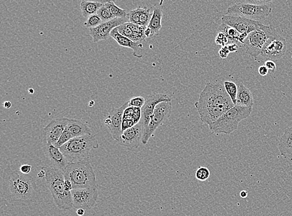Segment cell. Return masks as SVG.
Segmentation results:
<instances>
[{
    "label": "cell",
    "instance_id": "cell-1",
    "mask_svg": "<svg viewBox=\"0 0 292 216\" xmlns=\"http://www.w3.org/2000/svg\"><path fill=\"white\" fill-rule=\"evenodd\" d=\"M2 196L10 205L28 206L38 199L39 192L31 176L24 175L14 165H9L2 174Z\"/></svg>",
    "mask_w": 292,
    "mask_h": 216
},
{
    "label": "cell",
    "instance_id": "cell-2",
    "mask_svg": "<svg viewBox=\"0 0 292 216\" xmlns=\"http://www.w3.org/2000/svg\"><path fill=\"white\" fill-rule=\"evenodd\" d=\"M46 171V183L56 205L61 210H70L74 208L71 192L65 188L63 172L52 166H42Z\"/></svg>",
    "mask_w": 292,
    "mask_h": 216
},
{
    "label": "cell",
    "instance_id": "cell-3",
    "mask_svg": "<svg viewBox=\"0 0 292 216\" xmlns=\"http://www.w3.org/2000/svg\"><path fill=\"white\" fill-rule=\"evenodd\" d=\"M65 180L71 181L73 190L98 188L93 167L89 158L69 163L63 171Z\"/></svg>",
    "mask_w": 292,
    "mask_h": 216
},
{
    "label": "cell",
    "instance_id": "cell-4",
    "mask_svg": "<svg viewBox=\"0 0 292 216\" xmlns=\"http://www.w3.org/2000/svg\"><path fill=\"white\" fill-rule=\"evenodd\" d=\"M99 147L94 135H86L75 137L59 148L69 163L79 162L89 158L90 152Z\"/></svg>",
    "mask_w": 292,
    "mask_h": 216
},
{
    "label": "cell",
    "instance_id": "cell-5",
    "mask_svg": "<svg viewBox=\"0 0 292 216\" xmlns=\"http://www.w3.org/2000/svg\"><path fill=\"white\" fill-rule=\"evenodd\" d=\"M194 105L197 110L215 107L226 108L229 110L235 106L226 93L224 86L221 84L211 83L206 84L205 88L199 96L198 101Z\"/></svg>",
    "mask_w": 292,
    "mask_h": 216
},
{
    "label": "cell",
    "instance_id": "cell-6",
    "mask_svg": "<svg viewBox=\"0 0 292 216\" xmlns=\"http://www.w3.org/2000/svg\"><path fill=\"white\" fill-rule=\"evenodd\" d=\"M253 108L234 106L224 113L218 120L209 126V130L214 134L223 133L230 135L238 129L239 123L248 118Z\"/></svg>",
    "mask_w": 292,
    "mask_h": 216
},
{
    "label": "cell",
    "instance_id": "cell-7",
    "mask_svg": "<svg viewBox=\"0 0 292 216\" xmlns=\"http://www.w3.org/2000/svg\"><path fill=\"white\" fill-rule=\"evenodd\" d=\"M271 1L264 4H255L251 1H241L229 6L225 15L237 16L258 21L265 19L271 14Z\"/></svg>",
    "mask_w": 292,
    "mask_h": 216
},
{
    "label": "cell",
    "instance_id": "cell-8",
    "mask_svg": "<svg viewBox=\"0 0 292 216\" xmlns=\"http://www.w3.org/2000/svg\"><path fill=\"white\" fill-rule=\"evenodd\" d=\"M277 34L278 33L276 29L263 24L260 28L247 36L243 44L246 53L255 59H258L268 39Z\"/></svg>",
    "mask_w": 292,
    "mask_h": 216
},
{
    "label": "cell",
    "instance_id": "cell-9",
    "mask_svg": "<svg viewBox=\"0 0 292 216\" xmlns=\"http://www.w3.org/2000/svg\"><path fill=\"white\" fill-rule=\"evenodd\" d=\"M171 102H169V103L164 102V103H161L156 106L151 116L148 127L147 128L146 132L144 133L143 139H142L143 145H146L149 138L153 135L154 131L159 126L163 125L164 121L169 117V116L171 115Z\"/></svg>",
    "mask_w": 292,
    "mask_h": 216
},
{
    "label": "cell",
    "instance_id": "cell-10",
    "mask_svg": "<svg viewBox=\"0 0 292 216\" xmlns=\"http://www.w3.org/2000/svg\"><path fill=\"white\" fill-rule=\"evenodd\" d=\"M287 49L288 44L286 39L277 34L268 39L259 56L266 61H277L285 55Z\"/></svg>",
    "mask_w": 292,
    "mask_h": 216
},
{
    "label": "cell",
    "instance_id": "cell-11",
    "mask_svg": "<svg viewBox=\"0 0 292 216\" xmlns=\"http://www.w3.org/2000/svg\"><path fill=\"white\" fill-rule=\"evenodd\" d=\"M74 208L91 210L97 204L99 196L98 188H79L71 191Z\"/></svg>",
    "mask_w": 292,
    "mask_h": 216
},
{
    "label": "cell",
    "instance_id": "cell-12",
    "mask_svg": "<svg viewBox=\"0 0 292 216\" xmlns=\"http://www.w3.org/2000/svg\"><path fill=\"white\" fill-rule=\"evenodd\" d=\"M129 101L125 103L121 108H114L110 111L104 120L105 125L108 128L112 138L117 142L122 135V126L124 111L127 108H129Z\"/></svg>",
    "mask_w": 292,
    "mask_h": 216
},
{
    "label": "cell",
    "instance_id": "cell-13",
    "mask_svg": "<svg viewBox=\"0 0 292 216\" xmlns=\"http://www.w3.org/2000/svg\"><path fill=\"white\" fill-rule=\"evenodd\" d=\"M164 102H166V103L171 102V98L166 94L154 93L146 97V103H145L143 108H141L142 117L141 121L143 124L144 133L146 132L147 128L148 127L151 116L156 106L161 103H164Z\"/></svg>",
    "mask_w": 292,
    "mask_h": 216
},
{
    "label": "cell",
    "instance_id": "cell-14",
    "mask_svg": "<svg viewBox=\"0 0 292 216\" xmlns=\"http://www.w3.org/2000/svg\"><path fill=\"white\" fill-rule=\"evenodd\" d=\"M221 21L223 24H227L236 29L239 33L247 35L257 30L263 25L261 21L251 20L237 16L224 15L222 16Z\"/></svg>",
    "mask_w": 292,
    "mask_h": 216
},
{
    "label": "cell",
    "instance_id": "cell-15",
    "mask_svg": "<svg viewBox=\"0 0 292 216\" xmlns=\"http://www.w3.org/2000/svg\"><path fill=\"white\" fill-rule=\"evenodd\" d=\"M144 128L141 121L131 128L123 131L121 138L117 143L120 145L125 146L129 150H133L139 147L142 144Z\"/></svg>",
    "mask_w": 292,
    "mask_h": 216
},
{
    "label": "cell",
    "instance_id": "cell-16",
    "mask_svg": "<svg viewBox=\"0 0 292 216\" xmlns=\"http://www.w3.org/2000/svg\"><path fill=\"white\" fill-rule=\"evenodd\" d=\"M128 22V18H114L111 21L105 22L96 28L90 29V35L92 36L94 43L100 41L107 40L111 37L110 35L114 29Z\"/></svg>",
    "mask_w": 292,
    "mask_h": 216
},
{
    "label": "cell",
    "instance_id": "cell-17",
    "mask_svg": "<svg viewBox=\"0 0 292 216\" xmlns=\"http://www.w3.org/2000/svg\"><path fill=\"white\" fill-rule=\"evenodd\" d=\"M69 120L67 118H59L50 121L43 130L45 144L54 145L66 130Z\"/></svg>",
    "mask_w": 292,
    "mask_h": 216
},
{
    "label": "cell",
    "instance_id": "cell-18",
    "mask_svg": "<svg viewBox=\"0 0 292 216\" xmlns=\"http://www.w3.org/2000/svg\"><path fill=\"white\" fill-rule=\"evenodd\" d=\"M43 151L45 156L51 163V166L59 169L63 172L69 163L59 148L51 144H45Z\"/></svg>",
    "mask_w": 292,
    "mask_h": 216
},
{
    "label": "cell",
    "instance_id": "cell-19",
    "mask_svg": "<svg viewBox=\"0 0 292 216\" xmlns=\"http://www.w3.org/2000/svg\"><path fill=\"white\" fill-rule=\"evenodd\" d=\"M200 116L202 122L211 125L216 122L224 113L229 110L228 108H206L197 110Z\"/></svg>",
    "mask_w": 292,
    "mask_h": 216
},
{
    "label": "cell",
    "instance_id": "cell-20",
    "mask_svg": "<svg viewBox=\"0 0 292 216\" xmlns=\"http://www.w3.org/2000/svg\"><path fill=\"white\" fill-rule=\"evenodd\" d=\"M110 36L115 39L120 46L132 49L134 51V56L137 57V58H142L141 51L143 48L142 43H136L126 37L122 36L119 33L117 28L112 30Z\"/></svg>",
    "mask_w": 292,
    "mask_h": 216
},
{
    "label": "cell",
    "instance_id": "cell-21",
    "mask_svg": "<svg viewBox=\"0 0 292 216\" xmlns=\"http://www.w3.org/2000/svg\"><path fill=\"white\" fill-rule=\"evenodd\" d=\"M254 100L253 94L243 83H239L238 86L236 106L253 108Z\"/></svg>",
    "mask_w": 292,
    "mask_h": 216
},
{
    "label": "cell",
    "instance_id": "cell-22",
    "mask_svg": "<svg viewBox=\"0 0 292 216\" xmlns=\"http://www.w3.org/2000/svg\"><path fill=\"white\" fill-rule=\"evenodd\" d=\"M278 148L281 155L284 157L292 155V126L284 130L279 141Z\"/></svg>",
    "mask_w": 292,
    "mask_h": 216
},
{
    "label": "cell",
    "instance_id": "cell-23",
    "mask_svg": "<svg viewBox=\"0 0 292 216\" xmlns=\"http://www.w3.org/2000/svg\"><path fill=\"white\" fill-rule=\"evenodd\" d=\"M66 130L75 137L91 135V128L81 121L69 119L66 128Z\"/></svg>",
    "mask_w": 292,
    "mask_h": 216
},
{
    "label": "cell",
    "instance_id": "cell-24",
    "mask_svg": "<svg viewBox=\"0 0 292 216\" xmlns=\"http://www.w3.org/2000/svg\"><path fill=\"white\" fill-rule=\"evenodd\" d=\"M219 32H222L227 36L229 40V44L240 43L244 44L247 38V34H241L236 29L225 24H222L218 28Z\"/></svg>",
    "mask_w": 292,
    "mask_h": 216
},
{
    "label": "cell",
    "instance_id": "cell-25",
    "mask_svg": "<svg viewBox=\"0 0 292 216\" xmlns=\"http://www.w3.org/2000/svg\"><path fill=\"white\" fill-rule=\"evenodd\" d=\"M104 5V3L98 1H82L80 4L82 15L87 18L93 14H97L99 9Z\"/></svg>",
    "mask_w": 292,
    "mask_h": 216
},
{
    "label": "cell",
    "instance_id": "cell-26",
    "mask_svg": "<svg viewBox=\"0 0 292 216\" xmlns=\"http://www.w3.org/2000/svg\"><path fill=\"white\" fill-rule=\"evenodd\" d=\"M162 16H163V12L160 8H157L154 9L153 16L151 17L148 28L153 29L156 34L158 33L161 28Z\"/></svg>",
    "mask_w": 292,
    "mask_h": 216
},
{
    "label": "cell",
    "instance_id": "cell-27",
    "mask_svg": "<svg viewBox=\"0 0 292 216\" xmlns=\"http://www.w3.org/2000/svg\"><path fill=\"white\" fill-rule=\"evenodd\" d=\"M104 5L107 7L113 14L115 18H128V14H127L126 10L124 9L119 8L115 4L114 1H109L104 2Z\"/></svg>",
    "mask_w": 292,
    "mask_h": 216
},
{
    "label": "cell",
    "instance_id": "cell-28",
    "mask_svg": "<svg viewBox=\"0 0 292 216\" xmlns=\"http://www.w3.org/2000/svg\"><path fill=\"white\" fill-rule=\"evenodd\" d=\"M224 87L225 88L226 93H228L234 105L236 106L237 94H238V86L233 82L225 81L224 83Z\"/></svg>",
    "mask_w": 292,
    "mask_h": 216
},
{
    "label": "cell",
    "instance_id": "cell-29",
    "mask_svg": "<svg viewBox=\"0 0 292 216\" xmlns=\"http://www.w3.org/2000/svg\"><path fill=\"white\" fill-rule=\"evenodd\" d=\"M152 16H153V13H151L150 9L147 8H141V7L139 25L148 27Z\"/></svg>",
    "mask_w": 292,
    "mask_h": 216
},
{
    "label": "cell",
    "instance_id": "cell-30",
    "mask_svg": "<svg viewBox=\"0 0 292 216\" xmlns=\"http://www.w3.org/2000/svg\"><path fill=\"white\" fill-rule=\"evenodd\" d=\"M102 23H103V21L100 18L98 14H95L88 17L87 21L84 23V25L86 28L91 29L96 28V27L101 25Z\"/></svg>",
    "mask_w": 292,
    "mask_h": 216
},
{
    "label": "cell",
    "instance_id": "cell-31",
    "mask_svg": "<svg viewBox=\"0 0 292 216\" xmlns=\"http://www.w3.org/2000/svg\"><path fill=\"white\" fill-rule=\"evenodd\" d=\"M97 14H98V16L102 19V21H103V23L111 21L112 19L116 18L104 4L99 9Z\"/></svg>",
    "mask_w": 292,
    "mask_h": 216
},
{
    "label": "cell",
    "instance_id": "cell-32",
    "mask_svg": "<svg viewBox=\"0 0 292 216\" xmlns=\"http://www.w3.org/2000/svg\"><path fill=\"white\" fill-rule=\"evenodd\" d=\"M195 176L197 180L201 181H205L210 176V171H209L208 168L201 166V167H199L197 169Z\"/></svg>",
    "mask_w": 292,
    "mask_h": 216
},
{
    "label": "cell",
    "instance_id": "cell-33",
    "mask_svg": "<svg viewBox=\"0 0 292 216\" xmlns=\"http://www.w3.org/2000/svg\"><path fill=\"white\" fill-rule=\"evenodd\" d=\"M73 138L74 136L72 135V134L66 129V130L64 131V132L62 133L59 140L57 141L56 144H55L54 146L57 148H60L62 147V146L64 145L65 144L69 142V141Z\"/></svg>",
    "mask_w": 292,
    "mask_h": 216
},
{
    "label": "cell",
    "instance_id": "cell-34",
    "mask_svg": "<svg viewBox=\"0 0 292 216\" xmlns=\"http://www.w3.org/2000/svg\"><path fill=\"white\" fill-rule=\"evenodd\" d=\"M128 23L122 24V25L117 27V29H118L119 33L122 34V36L126 37V38L132 41L134 38V33L129 26Z\"/></svg>",
    "mask_w": 292,
    "mask_h": 216
},
{
    "label": "cell",
    "instance_id": "cell-35",
    "mask_svg": "<svg viewBox=\"0 0 292 216\" xmlns=\"http://www.w3.org/2000/svg\"><path fill=\"white\" fill-rule=\"evenodd\" d=\"M140 14H141V7L134 9V10L130 11L128 14L129 23L139 24V25Z\"/></svg>",
    "mask_w": 292,
    "mask_h": 216
},
{
    "label": "cell",
    "instance_id": "cell-36",
    "mask_svg": "<svg viewBox=\"0 0 292 216\" xmlns=\"http://www.w3.org/2000/svg\"><path fill=\"white\" fill-rule=\"evenodd\" d=\"M146 103V99L143 97L139 96L134 98L129 101V107L142 108Z\"/></svg>",
    "mask_w": 292,
    "mask_h": 216
},
{
    "label": "cell",
    "instance_id": "cell-37",
    "mask_svg": "<svg viewBox=\"0 0 292 216\" xmlns=\"http://www.w3.org/2000/svg\"><path fill=\"white\" fill-rule=\"evenodd\" d=\"M215 43L218 45H220L222 47L228 45L229 44V40L227 36L222 32H219L218 35H217L215 39Z\"/></svg>",
    "mask_w": 292,
    "mask_h": 216
},
{
    "label": "cell",
    "instance_id": "cell-38",
    "mask_svg": "<svg viewBox=\"0 0 292 216\" xmlns=\"http://www.w3.org/2000/svg\"><path fill=\"white\" fill-rule=\"evenodd\" d=\"M264 66L268 68L269 74H273L275 73L277 69L275 62L273 61H265V63H264Z\"/></svg>",
    "mask_w": 292,
    "mask_h": 216
},
{
    "label": "cell",
    "instance_id": "cell-39",
    "mask_svg": "<svg viewBox=\"0 0 292 216\" xmlns=\"http://www.w3.org/2000/svg\"><path fill=\"white\" fill-rule=\"evenodd\" d=\"M229 53H230V52L229 51L228 45L222 47L220 50L219 51V56H220L221 58L223 59L228 58Z\"/></svg>",
    "mask_w": 292,
    "mask_h": 216
},
{
    "label": "cell",
    "instance_id": "cell-40",
    "mask_svg": "<svg viewBox=\"0 0 292 216\" xmlns=\"http://www.w3.org/2000/svg\"><path fill=\"white\" fill-rule=\"evenodd\" d=\"M32 166L28 164H24L20 166L19 171L24 175H29L31 171Z\"/></svg>",
    "mask_w": 292,
    "mask_h": 216
},
{
    "label": "cell",
    "instance_id": "cell-41",
    "mask_svg": "<svg viewBox=\"0 0 292 216\" xmlns=\"http://www.w3.org/2000/svg\"><path fill=\"white\" fill-rule=\"evenodd\" d=\"M228 49L229 52L230 53H236V52L238 51L239 48V46L238 45V43H231L228 44Z\"/></svg>",
    "mask_w": 292,
    "mask_h": 216
},
{
    "label": "cell",
    "instance_id": "cell-42",
    "mask_svg": "<svg viewBox=\"0 0 292 216\" xmlns=\"http://www.w3.org/2000/svg\"><path fill=\"white\" fill-rule=\"evenodd\" d=\"M259 73L262 76H266L269 74L268 68L265 66H261L259 68Z\"/></svg>",
    "mask_w": 292,
    "mask_h": 216
},
{
    "label": "cell",
    "instance_id": "cell-43",
    "mask_svg": "<svg viewBox=\"0 0 292 216\" xmlns=\"http://www.w3.org/2000/svg\"><path fill=\"white\" fill-rule=\"evenodd\" d=\"M155 34L153 29L148 28V27H147L146 31H145V35H146V38H152Z\"/></svg>",
    "mask_w": 292,
    "mask_h": 216
},
{
    "label": "cell",
    "instance_id": "cell-44",
    "mask_svg": "<svg viewBox=\"0 0 292 216\" xmlns=\"http://www.w3.org/2000/svg\"><path fill=\"white\" fill-rule=\"evenodd\" d=\"M65 188H66V190L67 192H71V191L73 190V187H72V185L69 180H65Z\"/></svg>",
    "mask_w": 292,
    "mask_h": 216
},
{
    "label": "cell",
    "instance_id": "cell-45",
    "mask_svg": "<svg viewBox=\"0 0 292 216\" xmlns=\"http://www.w3.org/2000/svg\"><path fill=\"white\" fill-rule=\"evenodd\" d=\"M37 177L40 179L45 178V177H46V171H45L43 169L41 168V171H40L38 174H37Z\"/></svg>",
    "mask_w": 292,
    "mask_h": 216
},
{
    "label": "cell",
    "instance_id": "cell-46",
    "mask_svg": "<svg viewBox=\"0 0 292 216\" xmlns=\"http://www.w3.org/2000/svg\"><path fill=\"white\" fill-rule=\"evenodd\" d=\"M240 196L242 198H246L248 196V191L246 190L241 191L240 192Z\"/></svg>",
    "mask_w": 292,
    "mask_h": 216
},
{
    "label": "cell",
    "instance_id": "cell-47",
    "mask_svg": "<svg viewBox=\"0 0 292 216\" xmlns=\"http://www.w3.org/2000/svg\"><path fill=\"white\" fill-rule=\"evenodd\" d=\"M77 215L79 216H82L84 215L85 214V210L83 209H79L77 211Z\"/></svg>",
    "mask_w": 292,
    "mask_h": 216
},
{
    "label": "cell",
    "instance_id": "cell-48",
    "mask_svg": "<svg viewBox=\"0 0 292 216\" xmlns=\"http://www.w3.org/2000/svg\"><path fill=\"white\" fill-rule=\"evenodd\" d=\"M3 106L5 108H9L11 107V102L9 101H5Z\"/></svg>",
    "mask_w": 292,
    "mask_h": 216
}]
</instances>
